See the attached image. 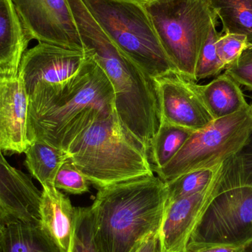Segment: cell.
<instances>
[{"instance_id": "1", "label": "cell", "mask_w": 252, "mask_h": 252, "mask_svg": "<svg viewBox=\"0 0 252 252\" xmlns=\"http://www.w3.org/2000/svg\"><path fill=\"white\" fill-rule=\"evenodd\" d=\"M115 112L112 84L93 56L72 82L35 86L29 95L28 138L66 151L77 136Z\"/></svg>"}, {"instance_id": "2", "label": "cell", "mask_w": 252, "mask_h": 252, "mask_svg": "<svg viewBox=\"0 0 252 252\" xmlns=\"http://www.w3.org/2000/svg\"><path fill=\"white\" fill-rule=\"evenodd\" d=\"M85 50L93 53L112 84L120 122L149 151L160 125L155 84L106 35L82 0H67Z\"/></svg>"}, {"instance_id": "3", "label": "cell", "mask_w": 252, "mask_h": 252, "mask_svg": "<svg viewBox=\"0 0 252 252\" xmlns=\"http://www.w3.org/2000/svg\"><path fill=\"white\" fill-rule=\"evenodd\" d=\"M167 206L166 184L154 174L99 188L91 209L100 252H136L158 234Z\"/></svg>"}, {"instance_id": "4", "label": "cell", "mask_w": 252, "mask_h": 252, "mask_svg": "<svg viewBox=\"0 0 252 252\" xmlns=\"http://www.w3.org/2000/svg\"><path fill=\"white\" fill-rule=\"evenodd\" d=\"M66 152L97 189L154 174L145 147L126 130L115 112L77 136Z\"/></svg>"}, {"instance_id": "5", "label": "cell", "mask_w": 252, "mask_h": 252, "mask_svg": "<svg viewBox=\"0 0 252 252\" xmlns=\"http://www.w3.org/2000/svg\"><path fill=\"white\" fill-rule=\"evenodd\" d=\"M143 5L175 69L196 82L200 53L212 26L218 23L209 0H149Z\"/></svg>"}, {"instance_id": "6", "label": "cell", "mask_w": 252, "mask_h": 252, "mask_svg": "<svg viewBox=\"0 0 252 252\" xmlns=\"http://www.w3.org/2000/svg\"><path fill=\"white\" fill-rule=\"evenodd\" d=\"M82 1L115 45L152 79L176 71L163 50L143 2Z\"/></svg>"}, {"instance_id": "7", "label": "cell", "mask_w": 252, "mask_h": 252, "mask_svg": "<svg viewBox=\"0 0 252 252\" xmlns=\"http://www.w3.org/2000/svg\"><path fill=\"white\" fill-rule=\"evenodd\" d=\"M252 132V103L240 112L214 120L192 132L171 161L154 172L167 183L189 172L214 168L236 155Z\"/></svg>"}, {"instance_id": "8", "label": "cell", "mask_w": 252, "mask_h": 252, "mask_svg": "<svg viewBox=\"0 0 252 252\" xmlns=\"http://www.w3.org/2000/svg\"><path fill=\"white\" fill-rule=\"evenodd\" d=\"M252 239V186L238 183L232 157L189 243L243 247ZM188 243V244H189Z\"/></svg>"}, {"instance_id": "9", "label": "cell", "mask_w": 252, "mask_h": 252, "mask_svg": "<svg viewBox=\"0 0 252 252\" xmlns=\"http://www.w3.org/2000/svg\"><path fill=\"white\" fill-rule=\"evenodd\" d=\"M93 59V53L87 50H71L38 42L23 55L19 75L30 95L38 84L72 82L85 72Z\"/></svg>"}, {"instance_id": "10", "label": "cell", "mask_w": 252, "mask_h": 252, "mask_svg": "<svg viewBox=\"0 0 252 252\" xmlns=\"http://www.w3.org/2000/svg\"><path fill=\"white\" fill-rule=\"evenodd\" d=\"M30 39L86 50L67 0H12Z\"/></svg>"}, {"instance_id": "11", "label": "cell", "mask_w": 252, "mask_h": 252, "mask_svg": "<svg viewBox=\"0 0 252 252\" xmlns=\"http://www.w3.org/2000/svg\"><path fill=\"white\" fill-rule=\"evenodd\" d=\"M153 81L158 99L160 121L196 131L214 121L195 81L175 70Z\"/></svg>"}, {"instance_id": "12", "label": "cell", "mask_w": 252, "mask_h": 252, "mask_svg": "<svg viewBox=\"0 0 252 252\" xmlns=\"http://www.w3.org/2000/svg\"><path fill=\"white\" fill-rule=\"evenodd\" d=\"M224 164L201 192L167 203L158 232L160 252H185L189 239L223 180Z\"/></svg>"}, {"instance_id": "13", "label": "cell", "mask_w": 252, "mask_h": 252, "mask_svg": "<svg viewBox=\"0 0 252 252\" xmlns=\"http://www.w3.org/2000/svg\"><path fill=\"white\" fill-rule=\"evenodd\" d=\"M29 95L19 75H0V151L25 153L28 138Z\"/></svg>"}, {"instance_id": "14", "label": "cell", "mask_w": 252, "mask_h": 252, "mask_svg": "<svg viewBox=\"0 0 252 252\" xmlns=\"http://www.w3.org/2000/svg\"><path fill=\"white\" fill-rule=\"evenodd\" d=\"M0 151V231L17 222H39L41 191Z\"/></svg>"}, {"instance_id": "15", "label": "cell", "mask_w": 252, "mask_h": 252, "mask_svg": "<svg viewBox=\"0 0 252 252\" xmlns=\"http://www.w3.org/2000/svg\"><path fill=\"white\" fill-rule=\"evenodd\" d=\"M39 223L62 252H70L75 229L76 207L69 197L55 186L41 191Z\"/></svg>"}, {"instance_id": "16", "label": "cell", "mask_w": 252, "mask_h": 252, "mask_svg": "<svg viewBox=\"0 0 252 252\" xmlns=\"http://www.w3.org/2000/svg\"><path fill=\"white\" fill-rule=\"evenodd\" d=\"M30 41L12 0H0V75H19Z\"/></svg>"}, {"instance_id": "17", "label": "cell", "mask_w": 252, "mask_h": 252, "mask_svg": "<svg viewBox=\"0 0 252 252\" xmlns=\"http://www.w3.org/2000/svg\"><path fill=\"white\" fill-rule=\"evenodd\" d=\"M197 88L214 120L233 115L250 105L241 85L226 72L206 85L197 84Z\"/></svg>"}, {"instance_id": "18", "label": "cell", "mask_w": 252, "mask_h": 252, "mask_svg": "<svg viewBox=\"0 0 252 252\" xmlns=\"http://www.w3.org/2000/svg\"><path fill=\"white\" fill-rule=\"evenodd\" d=\"M4 252H62L39 222H17L0 231Z\"/></svg>"}, {"instance_id": "19", "label": "cell", "mask_w": 252, "mask_h": 252, "mask_svg": "<svg viewBox=\"0 0 252 252\" xmlns=\"http://www.w3.org/2000/svg\"><path fill=\"white\" fill-rule=\"evenodd\" d=\"M25 154L27 169L42 188L55 186L59 169L69 158L66 151L40 141L31 142Z\"/></svg>"}, {"instance_id": "20", "label": "cell", "mask_w": 252, "mask_h": 252, "mask_svg": "<svg viewBox=\"0 0 252 252\" xmlns=\"http://www.w3.org/2000/svg\"><path fill=\"white\" fill-rule=\"evenodd\" d=\"M192 132L189 129L160 121L148 151L153 170L161 168L171 161Z\"/></svg>"}, {"instance_id": "21", "label": "cell", "mask_w": 252, "mask_h": 252, "mask_svg": "<svg viewBox=\"0 0 252 252\" xmlns=\"http://www.w3.org/2000/svg\"><path fill=\"white\" fill-rule=\"evenodd\" d=\"M219 19L222 33L241 34L252 44V0H209Z\"/></svg>"}, {"instance_id": "22", "label": "cell", "mask_w": 252, "mask_h": 252, "mask_svg": "<svg viewBox=\"0 0 252 252\" xmlns=\"http://www.w3.org/2000/svg\"><path fill=\"white\" fill-rule=\"evenodd\" d=\"M220 165L214 168L201 169L189 172L171 182L165 183L167 190V203L204 190L216 177Z\"/></svg>"}, {"instance_id": "23", "label": "cell", "mask_w": 252, "mask_h": 252, "mask_svg": "<svg viewBox=\"0 0 252 252\" xmlns=\"http://www.w3.org/2000/svg\"><path fill=\"white\" fill-rule=\"evenodd\" d=\"M69 252H100L94 238L91 207H76L75 229Z\"/></svg>"}, {"instance_id": "24", "label": "cell", "mask_w": 252, "mask_h": 252, "mask_svg": "<svg viewBox=\"0 0 252 252\" xmlns=\"http://www.w3.org/2000/svg\"><path fill=\"white\" fill-rule=\"evenodd\" d=\"M217 25L218 23L214 24L212 26L208 37L200 53L195 69L196 82L201 79L218 76L226 68L220 62L216 50V41L220 35V32L216 30Z\"/></svg>"}, {"instance_id": "25", "label": "cell", "mask_w": 252, "mask_h": 252, "mask_svg": "<svg viewBox=\"0 0 252 252\" xmlns=\"http://www.w3.org/2000/svg\"><path fill=\"white\" fill-rule=\"evenodd\" d=\"M90 184L87 178L69 158L59 169L54 185L59 190L74 195H81L89 192Z\"/></svg>"}, {"instance_id": "26", "label": "cell", "mask_w": 252, "mask_h": 252, "mask_svg": "<svg viewBox=\"0 0 252 252\" xmlns=\"http://www.w3.org/2000/svg\"><path fill=\"white\" fill-rule=\"evenodd\" d=\"M216 50L225 67L235 62L243 52L252 47L246 35L220 32L216 43Z\"/></svg>"}, {"instance_id": "27", "label": "cell", "mask_w": 252, "mask_h": 252, "mask_svg": "<svg viewBox=\"0 0 252 252\" xmlns=\"http://www.w3.org/2000/svg\"><path fill=\"white\" fill-rule=\"evenodd\" d=\"M224 70L240 85L252 91V47L244 50L240 57L228 65Z\"/></svg>"}, {"instance_id": "28", "label": "cell", "mask_w": 252, "mask_h": 252, "mask_svg": "<svg viewBox=\"0 0 252 252\" xmlns=\"http://www.w3.org/2000/svg\"><path fill=\"white\" fill-rule=\"evenodd\" d=\"M232 165L238 183L252 186V132L241 151L232 157Z\"/></svg>"}, {"instance_id": "29", "label": "cell", "mask_w": 252, "mask_h": 252, "mask_svg": "<svg viewBox=\"0 0 252 252\" xmlns=\"http://www.w3.org/2000/svg\"><path fill=\"white\" fill-rule=\"evenodd\" d=\"M185 252H242V247L189 243Z\"/></svg>"}, {"instance_id": "30", "label": "cell", "mask_w": 252, "mask_h": 252, "mask_svg": "<svg viewBox=\"0 0 252 252\" xmlns=\"http://www.w3.org/2000/svg\"><path fill=\"white\" fill-rule=\"evenodd\" d=\"M135 252H160L158 234L150 237Z\"/></svg>"}, {"instance_id": "31", "label": "cell", "mask_w": 252, "mask_h": 252, "mask_svg": "<svg viewBox=\"0 0 252 252\" xmlns=\"http://www.w3.org/2000/svg\"><path fill=\"white\" fill-rule=\"evenodd\" d=\"M242 252H252V239L243 246Z\"/></svg>"}, {"instance_id": "32", "label": "cell", "mask_w": 252, "mask_h": 252, "mask_svg": "<svg viewBox=\"0 0 252 252\" xmlns=\"http://www.w3.org/2000/svg\"><path fill=\"white\" fill-rule=\"evenodd\" d=\"M0 252H4L2 244H1V238H0Z\"/></svg>"}, {"instance_id": "33", "label": "cell", "mask_w": 252, "mask_h": 252, "mask_svg": "<svg viewBox=\"0 0 252 252\" xmlns=\"http://www.w3.org/2000/svg\"><path fill=\"white\" fill-rule=\"evenodd\" d=\"M135 1H141V2H145V1H149V0H135Z\"/></svg>"}, {"instance_id": "34", "label": "cell", "mask_w": 252, "mask_h": 252, "mask_svg": "<svg viewBox=\"0 0 252 252\" xmlns=\"http://www.w3.org/2000/svg\"><path fill=\"white\" fill-rule=\"evenodd\" d=\"M249 97H250V98H251L252 100V96H249Z\"/></svg>"}]
</instances>
